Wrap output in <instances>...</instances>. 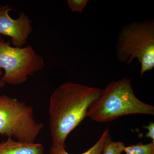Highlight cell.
<instances>
[{
  "mask_svg": "<svg viewBox=\"0 0 154 154\" xmlns=\"http://www.w3.org/2000/svg\"><path fill=\"white\" fill-rule=\"evenodd\" d=\"M102 90L66 82L53 92L48 109L53 146L66 149L67 137L87 117L89 107Z\"/></svg>",
  "mask_w": 154,
  "mask_h": 154,
  "instance_id": "1",
  "label": "cell"
},
{
  "mask_svg": "<svg viewBox=\"0 0 154 154\" xmlns=\"http://www.w3.org/2000/svg\"><path fill=\"white\" fill-rule=\"evenodd\" d=\"M131 114L154 115V106L141 101L134 92L128 77L111 81L89 107L87 116L98 122L113 121Z\"/></svg>",
  "mask_w": 154,
  "mask_h": 154,
  "instance_id": "2",
  "label": "cell"
},
{
  "mask_svg": "<svg viewBox=\"0 0 154 154\" xmlns=\"http://www.w3.org/2000/svg\"><path fill=\"white\" fill-rule=\"evenodd\" d=\"M119 61L130 64L137 59L141 65L140 75L154 67L153 20L134 22L124 26L116 46Z\"/></svg>",
  "mask_w": 154,
  "mask_h": 154,
  "instance_id": "3",
  "label": "cell"
},
{
  "mask_svg": "<svg viewBox=\"0 0 154 154\" xmlns=\"http://www.w3.org/2000/svg\"><path fill=\"white\" fill-rule=\"evenodd\" d=\"M43 127V123L36 122L32 106L6 95L0 96V134L34 143Z\"/></svg>",
  "mask_w": 154,
  "mask_h": 154,
  "instance_id": "4",
  "label": "cell"
},
{
  "mask_svg": "<svg viewBox=\"0 0 154 154\" xmlns=\"http://www.w3.org/2000/svg\"><path fill=\"white\" fill-rule=\"evenodd\" d=\"M43 57L32 46L15 47L10 42L0 40V70L5 73L1 79L5 84L17 85L26 82L28 77L43 68Z\"/></svg>",
  "mask_w": 154,
  "mask_h": 154,
  "instance_id": "5",
  "label": "cell"
},
{
  "mask_svg": "<svg viewBox=\"0 0 154 154\" xmlns=\"http://www.w3.org/2000/svg\"><path fill=\"white\" fill-rule=\"evenodd\" d=\"M8 5L0 6V34L9 36L11 43L15 47H23L33 32L32 21L24 12L17 19L11 18V11H15Z\"/></svg>",
  "mask_w": 154,
  "mask_h": 154,
  "instance_id": "6",
  "label": "cell"
},
{
  "mask_svg": "<svg viewBox=\"0 0 154 154\" xmlns=\"http://www.w3.org/2000/svg\"><path fill=\"white\" fill-rule=\"evenodd\" d=\"M42 143L16 141L8 137L0 143V154H44Z\"/></svg>",
  "mask_w": 154,
  "mask_h": 154,
  "instance_id": "7",
  "label": "cell"
},
{
  "mask_svg": "<svg viewBox=\"0 0 154 154\" xmlns=\"http://www.w3.org/2000/svg\"><path fill=\"white\" fill-rule=\"evenodd\" d=\"M110 136V131L108 128L104 131L98 141L87 151L81 154H101L106 141ZM50 154H70L63 148L51 146Z\"/></svg>",
  "mask_w": 154,
  "mask_h": 154,
  "instance_id": "8",
  "label": "cell"
},
{
  "mask_svg": "<svg viewBox=\"0 0 154 154\" xmlns=\"http://www.w3.org/2000/svg\"><path fill=\"white\" fill-rule=\"evenodd\" d=\"M123 152L125 154H154V142L144 144L143 142L125 146Z\"/></svg>",
  "mask_w": 154,
  "mask_h": 154,
  "instance_id": "9",
  "label": "cell"
},
{
  "mask_svg": "<svg viewBox=\"0 0 154 154\" xmlns=\"http://www.w3.org/2000/svg\"><path fill=\"white\" fill-rule=\"evenodd\" d=\"M125 146L123 142L113 141L110 136L105 143L101 154H122Z\"/></svg>",
  "mask_w": 154,
  "mask_h": 154,
  "instance_id": "10",
  "label": "cell"
},
{
  "mask_svg": "<svg viewBox=\"0 0 154 154\" xmlns=\"http://www.w3.org/2000/svg\"><path fill=\"white\" fill-rule=\"evenodd\" d=\"M88 0H68V3L70 9L72 12L82 13L85 8Z\"/></svg>",
  "mask_w": 154,
  "mask_h": 154,
  "instance_id": "11",
  "label": "cell"
},
{
  "mask_svg": "<svg viewBox=\"0 0 154 154\" xmlns=\"http://www.w3.org/2000/svg\"><path fill=\"white\" fill-rule=\"evenodd\" d=\"M143 128L148 130L147 133L145 136L146 138H149L152 139V141L154 142V123L153 122H151L149 123L148 125H143Z\"/></svg>",
  "mask_w": 154,
  "mask_h": 154,
  "instance_id": "12",
  "label": "cell"
},
{
  "mask_svg": "<svg viewBox=\"0 0 154 154\" xmlns=\"http://www.w3.org/2000/svg\"><path fill=\"white\" fill-rule=\"evenodd\" d=\"M3 74V71L2 70H0V77L2 76V75ZM6 84L3 81L0 79V90L2 88H4L5 85Z\"/></svg>",
  "mask_w": 154,
  "mask_h": 154,
  "instance_id": "13",
  "label": "cell"
},
{
  "mask_svg": "<svg viewBox=\"0 0 154 154\" xmlns=\"http://www.w3.org/2000/svg\"><path fill=\"white\" fill-rule=\"evenodd\" d=\"M2 39V35H1V34H0V40H1V39Z\"/></svg>",
  "mask_w": 154,
  "mask_h": 154,
  "instance_id": "14",
  "label": "cell"
}]
</instances>
